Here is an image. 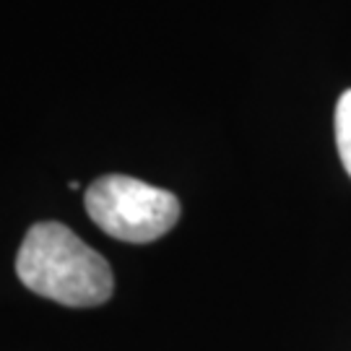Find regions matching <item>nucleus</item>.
<instances>
[{
  "mask_svg": "<svg viewBox=\"0 0 351 351\" xmlns=\"http://www.w3.org/2000/svg\"><path fill=\"white\" fill-rule=\"evenodd\" d=\"M16 274L26 289L65 307L104 304L114 289L110 263L58 221H39L26 232Z\"/></svg>",
  "mask_w": 351,
  "mask_h": 351,
  "instance_id": "f257e3e1",
  "label": "nucleus"
},
{
  "mask_svg": "<svg viewBox=\"0 0 351 351\" xmlns=\"http://www.w3.org/2000/svg\"><path fill=\"white\" fill-rule=\"evenodd\" d=\"M91 221L110 237L146 245L164 237L180 219L175 193L125 175H104L86 190Z\"/></svg>",
  "mask_w": 351,
  "mask_h": 351,
  "instance_id": "f03ea898",
  "label": "nucleus"
},
{
  "mask_svg": "<svg viewBox=\"0 0 351 351\" xmlns=\"http://www.w3.org/2000/svg\"><path fill=\"white\" fill-rule=\"evenodd\" d=\"M336 146L343 162V169L351 177V88L341 94L336 104Z\"/></svg>",
  "mask_w": 351,
  "mask_h": 351,
  "instance_id": "7ed1b4c3",
  "label": "nucleus"
}]
</instances>
